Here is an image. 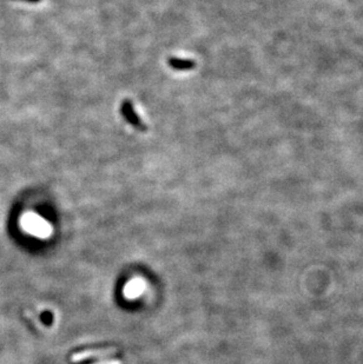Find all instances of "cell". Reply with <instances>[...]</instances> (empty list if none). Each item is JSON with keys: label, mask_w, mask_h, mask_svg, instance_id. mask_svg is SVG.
<instances>
[{"label": "cell", "mask_w": 363, "mask_h": 364, "mask_svg": "<svg viewBox=\"0 0 363 364\" xmlns=\"http://www.w3.org/2000/svg\"><path fill=\"white\" fill-rule=\"evenodd\" d=\"M170 64L172 65L173 67H177V68H189V67H192L193 66V63L189 62V60H176V59H172V60H170Z\"/></svg>", "instance_id": "cell-4"}, {"label": "cell", "mask_w": 363, "mask_h": 364, "mask_svg": "<svg viewBox=\"0 0 363 364\" xmlns=\"http://www.w3.org/2000/svg\"><path fill=\"white\" fill-rule=\"evenodd\" d=\"M116 351H117V349H114V348L78 351L71 356V362L77 363V362H82V361H85V360H90V358H104V357L111 356V355H113Z\"/></svg>", "instance_id": "cell-3"}, {"label": "cell", "mask_w": 363, "mask_h": 364, "mask_svg": "<svg viewBox=\"0 0 363 364\" xmlns=\"http://www.w3.org/2000/svg\"><path fill=\"white\" fill-rule=\"evenodd\" d=\"M147 289V283L142 277H135L130 279L123 289V295L128 300H136L144 294Z\"/></svg>", "instance_id": "cell-2"}, {"label": "cell", "mask_w": 363, "mask_h": 364, "mask_svg": "<svg viewBox=\"0 0 363 364\" xmlns=\"http://www.w3.org/2000/svg\"><path fill=\"white\" fill-rule=\"evenodd\" d=\"M92 364H122V361L117 360V358H111V360H103Z\"/></svg>", "instance_id": "cell-5"}, {"label": "cell", "mask_w": 363, "mask_h": 364, "mask_svg": "<svg viewBox=\"0 0 363 364\" xmlns=\"http://www.w3.org/2000/svg\"><path fill=\"white\" fill-rule=\"evenodd\" d=\"M21 228L27 234L34 237H39V238H48L53 231L50 223L34 212H27L22 216Z\"/></svg>", "instance_id": "cell-1"}]
</instances>
